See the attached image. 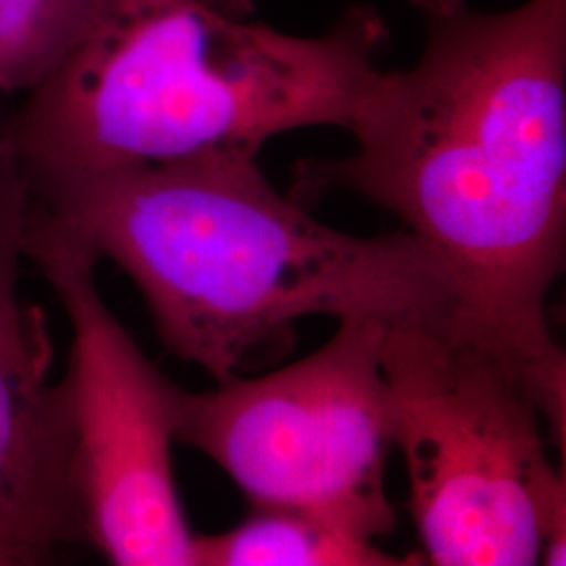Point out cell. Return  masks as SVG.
Returning <instances> with one entry per match:
<instances>
[{"label": "cell", "instance_id": "1", "mask_svg": "<svg viewBox=\"0 0 566 566\" xmlns=\"http://www.w3.org/2000/svg\"><path fill=\"white\" fill-rule=\"evenodd\" d=\"M409 2L420 60L376 72L348 128L357 151L306 164L301 189L385 206L441 264L460 315L533 364H566L547 325L566 261V0Z\"/></svg>", "mask_w": 566, "mask_h": 566}, {"label": "cell", "instance_id": "2", "mask_svg": "<svg viewBox=\"0 0 566 566\" xmlns=\"http://www.w3.org/2000/svg\"><path fill=\"white\" fill-rule=\"evenodd\" d=\"M25 185L120 266L164 346L214 382L306 317L392 322L455 306L446 271L411 233L355 238L319 223L256 158L210 154Z\"/></svg>", "mask_w": 566, "mask_h": 566}, {"label": "cell", "instance_id": "3", "mask_svg": "<svg viewBox=\"0 0 566 566\" xmlns=\"http://www.w3.org/2000/svg\"><path fill=\"white\" fill-rule=\"evenodd\" d=\"M386 42L385 20L367 4L325 34L296 36L208 0H107L0 137L25 179L259 158L296 128L348 130Z\"/></svg>", "mask_w": 566, "mask_h": 566}, {"label": "cell", "instance_id": "4", "mask_svg": "<svg viewBox=\"0 0 566 566\" xmlns=\"http://www.w3.org/2000/svg\"><path fill=\"white\" fill-rule=\"evenodd\" d=\"M390 439L437 566H563L566 365L533 364L455 306L392 319L382 344Z\"/></svg>", "mask_w": 566, "mask_h": 566}, {"label": "cell", "instance_id": "5", "mask_svg": "<svg viewBox=\"0 0 566 566\" xmlns=\"http://www.w3.org/2000/svg\"><path fill=\"white\" fill-rule=\"evenodd\" d=\"M388 324L343 319L322 348L261 378L233 376L206 392L175 386L177 443L208 455L252 506L308 507L382 537L395 526L385 483Z\"/></svg>", "mask_w": 566, "mask_h": 566}, {"label": "cell", "instance_id": "6", "mask_svg": "<svg viewBox=\"0 0 566 566\" xmlns=\"http://www.w3.org/2000/svg\"><path fill=\"white\" fill-rule=\"evenodd\" d=\"M23 254L72 327L65 371L88 544L118 566H193L175 476V386L103 301L99 256L28 193Z\"/></svg>", "mask_w": 566, "mask_h": 566}, {"label": "cell", "instance_id": "7", "mask_svg": "<svg viewBox=\"0 0 566 566\" xmlns=\"http://www.w3.org/2000/svg\"><path fill=\"white\" fill-rule=\"evenodd\" d=\"M28 185L0 137V566L53 565L91 546L67 382L41 306L21 296Z\"/></svg>", "mask_w": 566, "mask_h": 566}, {"label": "cell", "instance_id": "8", "mask_svg": "<svg viewBox=\"0 0 566 566\" xmlns=\"http://www.w3.org/2000/svg\"><path fill=\"white\" fill-rule=\"evenodd\" d=\"M340 518L296 506H252L242 523L219 535H196L193 566H405Z\"/></svg>", "mask_w": 566, "mask_h": 566}, {"label": "cell", "instance_id": "9", "mask_svg": "<svg viewBox=\"0 0 566 566\" xmlns=\"http://www.w3.org/2000/svg\"><path fill=\"white\" fill-rule=\"evenodd\" d=\"M107 0H0V93L30 91L99 18Z\"/></svg>", "mask_w": 566, "mask_h": 566}, {"label": "cell", "instance_id": "10", "mask_svg": "<svg viewBox=\"0 0 566 566\" xmlns=\"http://www.w3.org/2000/svg\"><path fill=\"white\" fill-rule=\"evenodd\" d=\"M235 18H250L254 13V0H208Z\"/></svg>", "mask_w": 566, "mask_h": 566}]
</instances>
